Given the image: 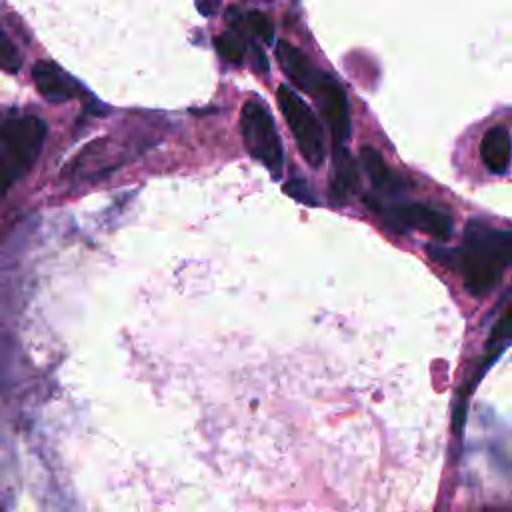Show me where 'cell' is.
Here are the masks:
<instances>
[{
    "mask_svg": "<svg viewBox=\"0 0 512 512\" xmlns=\"http://www.w3.org/2000/svg\"><path fill=\"white\" fill-rule=\"evenodd\" d=\"M512 236L508 230L492 228L472 220L464 230V246L456 254L458 270L470 294L482 296L490 292L510 264Z\"/></svg>",
    "mask_w": 512,
    "mask_h": 512,
    "instance_id": "1",
    "label": "cell"
},
{
    "mask_svg": "<svg viewBox=\"0 0 512 512\" xmlns=\"http://www.w3.org/2000/svg\"><path fill=\"white\" fill-rule=\"evenodd\" d=\"M240 130L248 152L264 164L272 178H280L284 168V152L268 108L258 100L246 102L240 116Z\"/></svg>",
    "mask_w": 512,
    "mask_h": 512,
    "instance_id": "2",
    "label": "cell"
},
{
    "mask_svg": "<svg viewBox=\"0 0 512 512\" xmlns=\"http://www.w3.org/2000/svg\"><path fill=\"white\" fill-rule=\"evenodd\" d=\"M278 104L304 160L314 168L320 166L324 160V136L314 112L288 86L278 88Z\"/></svg>",
    "mask_w": 512,
    "mask_h": 512,
    "instance_id": "3",
    "label": "cell"
},
{
    "mask_svg": "<svg viewBox=\"0 0 512 512\" xmlns=\"http://www.w3.org/2000/svg\"><path fill=\"white\" fill-rule=\"evenodd\" d=\"M312 96L318 100L320 112L328 122L334 146H344L350 136V116H348V102H346L344 90L340 88L338 82H334L330 76L320 72V78L314 86Z\"/></svg>",
    "mask_w": 512,
    "mask_h": 512,
    "instance_id": "4",
    "label": "cell"
},
{
    "mask_svg": "<svg viewBox=\"0 0 512 512\" xmlns=\"http://www.w3.org/2000/svg\"><path fill=\"white\" fill-rule=\"evenodd\" d=\"M386 216L400 230L416 228L440 242L452 236V218L446 212L430 208L426 204H398L392 206Z\"/></svg>",
    "mask_w": 512,
    "mask_h": 512,
    "instance_id": "5",
    "label": "cell"
},
{
    "mask_svg": "<svg viewBox=\"0 0 512 512\" xmlns=\"http://www.w3.org/2000/svg\"><path fill=\"white\" fill-rule=\"evenodd\" d=\"M38 92L50 102H66L80 92V86L54 62L40 60L32 68Z\"/></svg>",
    "mask_w": 512,
    "mask_h": 512,
    "instance_id": "6",
    "label": "cell"
},
{
    "mask_svg": "<svg viewBox=\"0 0 512 512\" xmlns=\"http://www.w3.org/2000/svg\"><path fill=\"white\" fill-rule=\"evenodd\" d=\"M276 58L280 62V68L284 70V74L304 92L312 94L314 86L320 78V72L310 64V60L290 42L280 40L276 44Z\"/></svg>",
    "mask_w": 512,
    "mask_h": 512,
    "instance_id": "7",
    "label": "cell"
},
{
    "mask_svg": "<svg viewBox=\"0 0 512 512\" xmlns=\"http://www.w3.org/2000/svg\"><path fill=\"white\" fill-rule=\"evenodd\" d=\"M484 166L494 174H504L510 166V132L504 124L490 126L480 140Z\"/></svg>",
    "mask_w": 512,
    "mask_h": 512,
    "instance_id": "8",
    "label": "cell"
},
{
    "mask_svg": "<svg viewBox=\"0 0 512 512\" xmlns=\"http://www.w3.org/2000/svg\"><path fill=\"white\" fill-rule=\"evenodd\" d=\"M360 156H362L364 170L376 190L386 194H396L402 190V180L386 166L378 150H374L372 146H362Z\"/></svg>",
    "mask_w": 512,
    "mask_h": 512,
    "instance_id": "9",
    "label": "cell"
},
{
    "mask_svg": "<svg viewBox=\"0 0 512 512\" xmlns=\"http://www.w3.org/2000/svg\"><path fill=\"white\" fill-rule=\"evenodd\" d=\"M358 184V170L344 146H334V178H332V200L344 202Z\"/></svg>",
    "mask_w": 512,
    "mask_h": 512,
    "instance_id": "10",
    "label": "cell"
},
{
    "mask_svg": "<svg viewBox=\"0 0 512 512\" xmlns=\"http://www.w3.org/2000/svg\"><path fill=\"white\" fill-rule=\"evenodd\" d=\"M2 114L4 110H0V196L14 184V180H18L24 174L2 128Z\"/></svg>",
    "mask_w": 512,
    "mask_h": 512,
    "instance_id": "11",
    "label": "cell"
},
{
    "mask_svg": "<svg viewBox=\"0 0 512 512\" xmlns=\"http://www.w3.org/2000/svg\"><path fill=\"white\" fill-rule=\"evenodd\" d=\"M214 44H216L218 54L224 60H228L232 64H240L242 62V58H244V44L240 42V38H236L232 34H220L214 40Z\"/></svg>",
    "mask_w": 512,
    "mask_h": 512,
    "instance_id": "12",
    "label": "cell"
},
{
    "mask_svg": "<svg viewBox=\"0 0 512 512\" xmlns=\"http://www.w3.org/2000/svg\"><path fill=\"white\" fill-rule=\"evenodd\" d=\"M22 64L18 48L12 44V40L0 32V68L4 72H18Z\"/></svg>",
    "mask_w": 512,
    "mask_h": 512,
    "instance_id": "13",
    "label": "cell"
},
{
    "mask_svg": "<svg viewBox=\"0 0 512 512\" xmlns=\"http://www.w3.org/2000/svg\"><path fill=\"white\" fill-rule=\"evenodd\" d=\"M246 24H248L250 32H252L256 38H260L262 42H272L274 32H272V22L268 20V16H264L262 12L252 10V12H248V16H246Z\"/></svg>",
    "mask_w": 512,
    "mask_h": 512,
    "instance_id": "14",
    "label": "cell"
},
{
    "mask_svg": "<svg viewBox=\"0 0 512 512\" xmlns=\"http://www.w3.org/2000/svg\"><path fill=\"white\" fill-rule=\"evenodd\" d=\"M284 192H286L288 196H292V198L300 200V202L316 204V202H314V196H312V192H310V188H308V184H306L304 180H300V178L288 180V182H286V186H284Z\"/></svg>",
    "mask_w": 512,
    "mask_h": 512,
    "instance_id": "15",
    "label": "cell"
},
{
    "mask_svg": "<svg viewBox=\"0 0 512 512\" xmlns=\"http://www.w3.org/2000/svg\"><path fill=\"white\" fill-rule=\"evenodd\" d=\"M198 10L202 12V16H214V12L218 10V0H196Z\"/></svg>",
    "mask_w": 512,
    "mask_h": 512,
    "instance_id": "16",
    "label": "cell"
}]
</instances>
